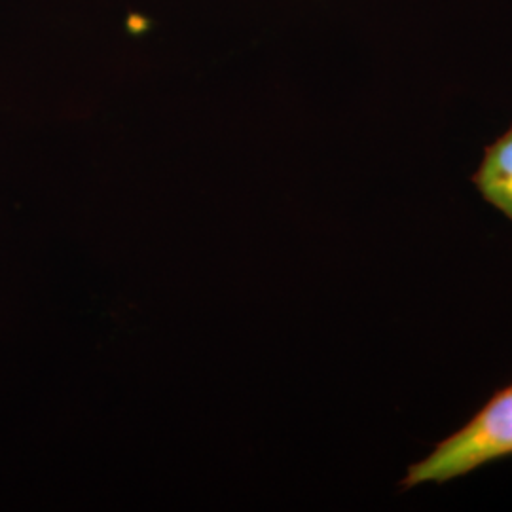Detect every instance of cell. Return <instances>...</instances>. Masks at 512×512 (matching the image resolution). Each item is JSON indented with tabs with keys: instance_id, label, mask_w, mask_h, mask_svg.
Instances as JSON below:
<instances>
[{
	"instance_id": "obj_1",
	"label": "cell",
	"mask_w": 512,
	"mask_h": 512,
	"mask_svg": "<svg viewBox=\"0 0 512 512\" xmlns=\"http://www.w3.org/2000/svg\"><path fill=\"white\" fill-rule=\"evenodd\" d=\"M509 456H512V384L499 389L473 420L439 442L427 458L412 463L401 488L412 490L429 482L446 484Z\"/></svg>"
},
{
	"instance_id": "obj_2",
	"label": "cell",
	"mask_w": 512,
	"mask_h": 512,
	"mask_svg": "<svg viewBox=\"0 0 512 512\" xmlns=\"http://www.w3.org/2000/svg\"><path fill=\"white\" fill-rule=\"evenodd\" d=\"M473 184L486 202L512 222V128L484 150Z\"/></svg>"
}]
</instances>
